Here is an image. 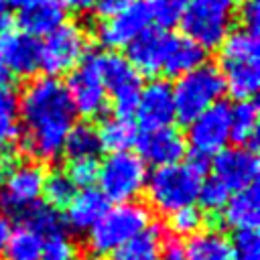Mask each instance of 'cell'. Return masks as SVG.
<instances>
[{"instance_id": "cell-18", "label": "cell", "mask_w": 260, "mask_h": 260, "mask_svg": "<svg viewBox=\"0 0 260 260\" xmlns=\"http://www.w3.org/2000/svg\"><path fill=\"white\" fill-rule=\"evenodd\" d=\"M67 18L61 0H28L18 8V28L30 37H47Z\"/></svg>"}, {"instance_id": "cell-38", "label": "cell", "mask_w": 260, "mask_h": 260, "mask_svg": "<svg viewBox=\"0 0 260 260\" xmlns=\"http://www.w3.org/2000/svg\"><path fill=\"white\" fill-rule=\"evenodd\" d=\"M240 20H242V28L258 35V26H260V6H258V0H242L240 8Z\"/></svg>"}, {"instance_id": "cell-40", "label": "cell", "mask_w": 260, "mask_h": 260, "mask_svg": "<svg viewBox=\"0 0 260 260\" xmlns=\"http://www.w3.org/2000/svg\"><path fill=\"white\" fill-rule=\"evenodd\" d=\"M132 2H136V0H100L98 6H95V10H98L102 16H112V14H116L118 10L126 8V6L132 4Z\"/></svg>"}, {"instance_id": "cell-25", "label": "cell", "mask_w": 260, "mask_h": 260, "mask_svg": "<svg viewBox=\"0 0 260 260\" xmlns=\"http://www.w3.org/2000/svg\"><path fill=\"white\" fill-rule=\"evenodd\" d=\"M183 248L187 260H234L230 240L217 230H205L191 236Z\"/></svg>"}, {"instance_id": "cell-24", "label": "cell", "mask_w": 260, "mask_h": 260, "mask_svg": "<svg viewBox=\"0 0 260 260\" xmlns=\"http://www.w3.org/2000/svg\"><path fill=\"white\" fill-rule=\"evenodd\" d=\"M165 232L158 225H148L144 232L122 244L110 254V260H160Z\"/></svg>"}, {"instance_id": "cell-5", "label": "cell", "mask_w": 260, "mask_h": 260, "mask_svg": "<svg viewBox=\"0 0 260 260\" xmlns=\"http://www.w3.org/2000/svg\"><path fill=\"white\" fill-rule=\"evenodd\" d=\"M150 225V211L146 205L130 201L108 209L102 219L87 232V244L95 256L112 254L116 248L138 236Z\"/></svg>"}, {"instance_id": "cell-19", "label": "cell", "mask_w": 260, "mask_h": 260, "mask_svg": "<svg viewBox=\"0 0 260 260\" xmlns=\"http://www.w3.org/2000/svg\"><path fill=\"white\" fill-rule=\"evenodd\" d=\"M205 63V49H201L197 43L187 39L179 32H167L165 35V47H162V65L160 73L167 77H181L195 67Z\"/></svg>"}, {"instance_id": "cell-26", "label": "cell", "mask_w": 260, "mask_h": 260, "mask_svg": "<svg viewBox=\"0 0 260 260\" xmlns=\"http://www.w3.org/2000/svg\"><path fill=\"white\" fill-rule=\"evenodd\" d=\"M102 150L104 148L98 136V128L91 126L89 122L73 124L63 144V152L67 154L69 162L71 160H98Z\"/></svg>"}, {"instance_id": "cell-31", "label": "cell", "mask_w": 260, "mask_h": 260, "mask_svg": "<svg viewBox=\"0 0 260 260\" xmlns=\"http://www.w3.org/2000/svg\"><path fill=\"white\" fill-rule=\"evenodd\" d=\"M43 238L35 234L32 230L18 225L10 232V238L6 242V256L8 260H41L43 254Z\"/></svg>"}, {"instance_id": "cell-8", "label": "cell", "mask_w": 260, "mask_h": 260, "mask_svg": "<svg viewBox=\"0 0 260 260\" xmlns=\"http://www.w3.org/2000/svg\"><path fill=\"white\" fill-rule=\"evenodd\" d=\"M87 32L75 22H63L41 43V69L49 77L71 73L87 55Z\"/></svg>"}, {"instance_id": "cell-15", "label": "cell", "mask_w": 260, "mask_h": 260, "mask_svg": "<svg viewBox=\"0 0 260 260\" xmlns=\"http://www.w3.org/2000/svg\"><path fill=\"white\" fill-rule=\"evenodd\" d=\"M211 167H213V177L219 179L230 191H240L250 185H256V177H258L256 150H250L246 146H225L213 156Z\"/></svg>"}, {"instance_id": "cell-21", "label": "cell", "mask_w": 260, "mask_h": 260, "mask_svg": "<svg viewBox=\"0 0 260 260\" xmlns=\"http://www.w3.org/2000/svg\"><path fill=\"white\" fill-rule=\"evenodd\" d=\"M165 35H167V30H162V28H148L126 47V51H128L126 59L138 73H144V75L160 73Z\"/></svg>"}, {"instance_id": "cell-13", "label": "cell", "mask_w": 260, "mask_h": 260, "mask_svg": "<svg viewBox=\"0 0 260 260\" xmlns=\"http://www.w3.org/2000/svg\"><path fill=\"white\" fill-rule=\"evenodd\" d=\"M45 169L41 162H20L0 189V211L18 215L39 201L43 193Z\"/></svg>"}, {"instance_id": "cell-35", "label": "cell", "mask_w": 260, "mask_h": 260, "mask_svg": "<svg viewBox=\"0 0 260 260\" xmlns=\"http://www.w3.org/2000/svg\"><path fill=\"white\" fill-rule=\"evenodd\" d=\"M41 260H77V248L67 234H57L43 242Z\"/></svg>"}, {"instance_id": "cell-23", "label": "cell", "mask_w": 260, "mask_h": 260, "mask_svg": "<svg viewBox=\"0 0 260 260\" xmlns=\"http://www.w3.org/2000/svg\"><path fill=\"white\" fill-rule=\"evenodd\" d=\"M230 138H234L238 146L256 150L258 104L254 100H242L230 106Z\"/></svg>"}, {"instance_id": "cell-7", "label": "cell", "mask_w": 260, "mask_h": 260, "mask_svg": "<svg viewBox=\"0 0 260 260\" xmlns=\"http://www.w3.org/2000/svg\"><path fill=\"white\" fill-rule=\"evenodd\" d=\"M148 171L146 162L130 152H110L98 165V183L100 191L108 201L130 203L134 201L146 187Z\"/></svg>"}, {"instance_id": "cell-9", "label": "cell", "mask_w": 260, "mask_h": 260, "mask_svg": "<svg viewBox=\"0 0 260 260\" xmlns=\"http://www.w3.org/2000/svg\"><path fill=\"white\" fill-rule=\"evenodd\" d=\"M100 69L116 116L130 118L142 91L140 73L128 63L126 57L118 53H100Z\"/></svg>"}, {"instance_id": "cell-29", "label": "cell", "mask_w": 260, "mask_h": 260, "mask_svg": "<svg viewBox=\"0 0 260 260\" xmlns=\"http://www.w3.org/2000/svg\"><path fill=\"white\" fill-rule=\"evenodd\" d=\"M75 193H77V187L65 169H53L45 173L41 195L45 197V203L51 205L53 209H65L75 197Z\"/></svg>"}, {"instance_id": "cell-1", "label": "cell", "mask_w": 260, "mask_h": 260, "mask_svg": "<svg viewBox=\"0 0 260 260\" xmlns=\"http://www.w3.org/2000/svg\"><path fill=\"white\" fill-rule=\"evenodd\" d=\"M18 116L22 120L20 146L37 160H55L75 124L65 83L49 75L28 81L18 98Z\"/></svg>"}, {"instance_id": "cell-46", "label": "cell", "mask_w": 260, "mask_h": 260, "mask_svg": "<svg viewBox=\"0 0 260 260\" xmlns=\"http://www.w3.org/2000/svg\"><path fill=\"white\" fill-rule=\"evenodd\" d=\"M6 4H10V6H16V8H20L22 4H26L28 0H4Z\"/></svg>"}, {"instance_id": "cell-36", "label": "cell", "mask_w": 260, "mask_h": 260, "mask_svg": "<svg viewBox=\"0 0 260 260\" xmlns=\"http://www.w3.org/2000/svg\"><path fill=\"white\" fill-rule=\"evenodd\" d=\"M152 6V16L154 20L167 28L173 26L181 20V14L185 10V6L189 4V0H148Z\"/></svg>"}, {"instance_id": "cell-22", "label": "cell", "mask_w": 260, "mask_h": 260, "mask_svg": "<svg viewBox=\"0 0 260 260\" xmlns=\"http://www.w3.org/2000/svg\"><path fill=\"white\" fill-rule=\"evenodd\" d=\"M221 219L225 225L234 228L236 232L242 230H256L260 221V191L256 185L236 191L230 195L225 207L221 209Z\"/></svg>"}, {"instance_id": "cell-20", "label": "cell", "mask_w": 260, "mask_h": 260, "mask_svg": "<svg viewBox=\"0 0 260 260\" xmlns=\"http://www.w3.org/2000/svg\"><path fill=\"white\" fill-rule=\"evenodd\" d=\"M108 211V199L100 189L87 187L75 193L71 203L65 207V225L77 234H87Z\"/></svg>"}, {"instance_id": "cell-4", "label": "cell", "mask_w": 260, "mask_h": 260, "mask_svg": "<svg viewBox=\"0 0 260 260\" xmlns=\"http://www.w3.org/2000/svg\"><path fill=\"white\" fill-rule=\"evenodd\" d=\"M173 87V102H175V118L179 122L189 124L201 112L217 104L223 93L225 85L215 65L203 63L193 71L177 77Z\"/></svg>"}, {"instance_id": "cell-33", "label": "cell", "mask_w": 260, "mask_h": 260, "mask_svg": "<svg viewBox=\"0 0 260 260\" xmlns=\"http://www.w3.org/2000/svg\"><path fill=\"white\" fill-rule=\"evenodd\" d=\"M203 221H205V213L199 207L189 205V207H183V209L171 213L169 225H171V232L175 236H187V238H191V236H195V234L201 232Z\"/></svg>"}, {"instance_id": "cell-2", "label": "cell", "mask_w": 260, "mask_h": 260, "mask_svg": "<svg viewBox=\"0 0 260 260\" xmlns=\"http://www.w3.org/2000/svg\"><path fill=\"white\" fill-rule=\"evenodd\" d=\"M219 75L223 79L225 91L242 100H252L260 85V45L258 35L238 28L228 32L219 45Z\"/></svg>"}, {"instance_id": "cell-41", "label": "cell", "mask_w": 260, "mask_h": 260, "mask_svg": "<svg viewBox=\"0 0 260 260\" xmlns=\"http://www.w3.org/2000/svg\"><path fill=\"white\" fill-rule=\"evenodd\" d=\"M16 158L10 152H0V189L4 187V183L8 181V177L12 175V171L16 169Z\"/></svg>"}, {"instance_id": "cell-27", "label": "cell", "mask_w": 260, "mask_h": 260, "mask_svg": "<svg viewBox=\"0 0 260 260\" xmlns=\"http://www.w3.org/2000/svg\"><path fill=\"white\" fill-rule=\"evenodd\" d=\"M98 136L102 148H108L110 152H124L130 150V146H136L138 130L130 118L112 116L102 122V126L98 128Z\"/></svg>"}, {"instance_id": "cell-10", "label": "cell", "mask_w": 260, "mask_h": 260, "mask_svg": "<svg viewBox=\"0 0 260 260\" xmlns=\"http://www.w3.org/2000/svg\"><path fill=\"white\" fill-rule=\"evenodd\" d=\"M67 93L75 114L83 118H98L108 108V93L100 69V53H89L69 73Z\"/></svg>"}, {"instance_id": "cell-11", "label": "cell", "mask_w": 260, "mask_h": 260, "mask_svg": "<svg viewBox=\"0 0 260 260\" xmlns=\"http://www.w3.org/2000/svg\"><path fill=\"white\" fill-rule=\"evenodd\" d=\"M154 22L148 0H136L112 16H104L95 28L98 41L106 49H124Z\"/></svg>"}, {"instance_id": "cell-3", "label": "cell", "mask_w": 260, "mask_h": 260, "mask_svg": "<svg viewBox=\"0 0 260 260\" xmlns=\"http://www.w3.org/2000/svg\"><path fill=\"white\" fill-rule=\"evenodd\" d=\"M201 181H203V171H199L191 160H187V162L154 169L146 179L144 191L148 203L158 213L171 215L197 201V191Z\"/></svg>"}, {"instance_id": "cell-34", "label": "cell", "mask_w": 260, "mask_h": 260, "mask_svg": "<svg viewBox=\"0 0 260 260\" xmlns=\"http://www.w3.org/2000/svg\"><path fill=\"white\" fill-rule=\"evenodd\" d=\"M234 260H260V238L256 230L236 232L230 240Z\"/></svg>"}, {"instance_id": "cell-43", "label": "cell", "mask_w": 260, "mask_h": 260, "mask_svg": "<svg viewBox=\"0 0 260 260\" xmlns=\"http://www.w3.org/2000/svg\"><path fill=\"white\" fill-rule=\"evenodd\" d=\"M10 232H12L10 221H8V217L0 211V256L4 254V248H6V242H8V238H10Z\"/></svg>"}, {"instance_id": "cell-17", "label": "cell", "mask_w": 260, "mask_h": 260, "mask_svg": "<svg viewBox=\"0 0 260 260\" xmlns=\"http://www.w3.org/2000/svg\"><path fill=\"white\" fill-rule=\"evenodd\" d=\"M136 146L140 150L138 156L144 162L154 165L156 169L181 162V158L187 152V140H185L183 132L173 126L144 132L142 136H138Z\"/></svg>"}, {"instance_id": "cell-42", "label": "cell", "mask_w": 260, "mask_h": 260, "mask_svg": "<svg viewBox=\"0 0 260 260\" xmlns=\"http://www.w3.org/2000/svg\"><path fill=\"white\" fill-rule=\"evenodd\" d=\"M61 2H63V6L67 10H73L77 14H85V12L95 10V6H98L100 0H61Z\"/></svg>"}, {"instance_id": "cell-39", "label": "cell", "mask_w": 260, "mask_h": 260, "mask_svg": "<svg viewBox=\"0 0 260 260\" xmlns=\"http://www.w3.org/2000/svg\"><path fill=\"white\" fill-rule=\"evenodd\" d=\"M160 260H187L183 244L177 238H167L165 236L162 248H160Z\"/></svg>"}, {"instance_id": "cell-37", "label": "cell", "mask_w": 260, "mask_h": 260, "mask_svg": "<svg viewBox=\"0 0 260 260\" xmlns=\"http://www.w3.org/2000/svg\"><path fill=\"white\" fill-rule=\"evenodd\" d=\"M67 173L75 187L87 189L98 179V160H71Z\"/></svg>"}, {"instance_id": "cell-12", "label": "cell", "mask_w": 260, "mask_h": 260, "mask_svg": "<svg viewBox=\"0 0 260 260\" xmlns=\"http://www.w3.org/2000/svg\"><path fill=\"white\" fill-rule=\"evenodd\" d=\"M187 140L193 154L211 158L225 148L230 140V106L223 102L213 104L189 122Z\"/></svg>"}, {"instance_id": "cell-30", "label": "cell", "mask_w": 260, "mask_h": 260, "mask_svg": "<svg viewBox=\"0 0 260 260\" xmlns=\"http://www.w3.org/2000/svg\"><path fill=\"white\" fill-rule=\"evenodd\" d=\"M20 136L18 128V98L14 89L2 87L0 89V152H6V148L16 142Z\"/></svg>"}, {"instance_id": "cell-47", "label": "cell", "mask_w": 260, "mask_h": 260, "mask_svg": "<svg viewBox=\"0 0 260 260\" xmlns=\"http://www.w3.org/2000/svg\"><path fill=\"white\" fill-rule=\"evenodd\" d=\"M83 260H102V256H95V254H91V256H87V258H83Z\"/></svg>"}, {"instance_id": "cell-44", "label": "cell", "mask_w": 260, "mask_h": 260, "mask_svg": "<svg viewBox=\"0 0 260 260\" xmlns=\"http://www.w3.org/2000/svg\"><path fill=\"white\" fill-rule=\"evenodd\" d=\"M10 79H12V73H10L8 67L4 65V61L0 59V89H2V87H10Z\"/></svg>"}, {"instance_id": "cell-45", "label": "cell", "mask_w": 260, "mask_h": 260, "mask_svg": "<svg viewBox=\"0 0 260 260\" xmlns=\"http://www.w3.org/2000/svg\"><path fill=\"white\" fill-rule=\"evenodd\" d=\"M4 18H6V2L0 0V26L4 24Z\"/></svg>"}, {"instance_id": "cell-28", "label": "cell", "mask_w": 260, "mask_h": 260, "mask_svg": "<svg viewBox=\"0 0 260 260\" xmlns=\"http://www.w3.org/2000/svg\"><path fill=\"white\" fill-rule=\"evenodd\" d=\"M18 217H20V225L32 230L43 240L53 238L57 234H65L63 232V228H65L63 215L57 209H53L51 205H47V203H39L37 201L30 207H26L24 211H20Z\"/></svg>"}, {"instance_id": "cell-16", "label": "cell", "mask_w": 260, "mask_h": 260, "mask_svg": "<svg viewBox=\"0 0 260 260\" xmlns=\"http://www.w3.org/2000/svg\"><path fill=\"white\" fill-rule=\"evenodd\" d=\"M0 59L12 75H35L41 69V43L20 28L0 26Z\"/></svg>"}, {"instance_id": "cell-32", "label": "cell", "mask_w": 260, "mask_h": 260, "mask_svg": "<svg viewBox=\"0 0 260 260\" xmlns=\"http://www.w3.org/2000/svg\"><path fill=\"white\" fill-rule=\"evenodd\" d=\"M232 191L215 177H209V179H203L201 185H199V191H197V201H199V209L203 213H221V209L225 207L228 199H230Z\"/></svg>"}, {"instance_id": "cell-6", "label": "cell", "mask_w": 260, "mask_h": 260, "mask_svg": "<svg viewBox=\"0 0 260 260\" xmlns=\"http://www.w3.org/2000/svg\"><path fill=\"white\" fill-rule=\"evenodd\" d=\"M238 0H189L181 14L183 35L201 49H215L230 32Z\"/></svg>"}, {"instance_id": "cell-14", "label": "cell", "mask_w": 260, "mask_h": 260, "mask_svg": "<svg viewBox=\"0 0 260 260\" xmlns=\"http://www.w3.org/2000/svg\"><path fill=\"white\" fill-rule=\"evenodd\" d=\"M134 116L144 132L169 128L177 120L171 83L165 79H152L142 85Z\"/></svg>"}]
</instances>
